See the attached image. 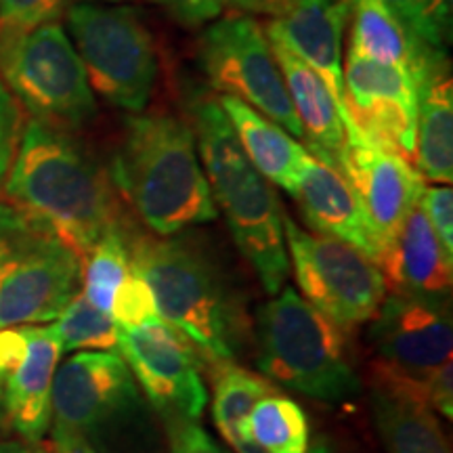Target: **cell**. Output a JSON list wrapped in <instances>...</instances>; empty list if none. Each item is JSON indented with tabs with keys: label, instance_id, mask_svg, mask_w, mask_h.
Masks as SVG:
<instances>
[{
	"label": "cell",
	"instance_id": "cell-1",
	"mask_svg": "<svg viewBox=\"0 0 453 453\" xmlns=\"http://www.w3.org/2000/svg\"><path fill=\"white\" fill-rule=\"evenodd\" d=\"M3 191L81 258L120 223L110 179L97 162L67 130L38 120L24 124Z\"/></svg>",
	"mask_w": 453,
	"mask_h": 453
},
{
	"label": "cell",
	"instance_id": "cell-2",
	"mask_svg": "<svg viewBox=\"0 0 453 453\" xmlns=\"http://www.w3.org/2000/svg\"><path fill=\"white\" fill-rule=\"evenodd\" d=\"M111 179L139 219L170 237L219 217L191 124L170 113H134L113 157Z\"/></svg>",
	"mask_w": 453,
	"mask_h": 453
},
{
	"label": "cell",
	"instance_id": "cell-3",
	"mask_svg": "<svg viewBox=\"0 0 453 453\" xmlns=\"http://www.w3.org/2000/svg\"><path fill=\"white\" fill-rule=\"evenodd\" d=\"M191 130L214 203L223 211L235 246L257 271L265 292H281L290 277V258L275 189L243 154L217 97L191 99Z\"/></svg>",
	"mask_w": 453,
	"mask_h": 453
},
{
	"label": "cell",
	"instance_id": "cell-4",
	"mask_svg": "<svg viewBox=\"0 0 453 453\" xmlns=\"http://www.w3.org/2000/svg\"><path fill=\"white\" fill-rule=\"evenodd\" d=\"M128 246L130 269L150 286L162 319L217 364L234 359L235 309L208 254L185 237L137 235Z\"/></svg>",
	"mask_w": 453,
	"mask_h": 453
},
{
	"label": "cell",
	"instance_id": "cell-5",
	"mask_svg": "<svg viewBox=\"0 0 453 453\" xmlns=\"http://www.w3.org/2000/svg\"><path fill=\"white\" fill-rule=\"evenodd\" d=\"M258 367L269 382L324 403L361 393L342 334L292 288L258 311Z\"/></svg>",
	"mask_w": 453,
	"mask_h": 453
},
{
	"label": "cell",
	"instance_id": "cell-6",
	"mask_svg": "<svg viewBox=\"0 0 453 453\" xmlns=\"http://www.w3.org/2000/svg\"><path fill=\"white\" fill-rule=\"evenodd\" d=\"M0 81L32 120L53 128L70 133L97 116L87 70L59 21L0 36Z\"/></svg>",
	"mask_w": 453,
	"mask_h": 453
},
{
	"label": "cell",
	"instance_id": "cell-7",
	"mask_svg": "<svg viewBox=\"0 0 453 453\" xmlns=\"http://www.w3.org/2000/svg\"><path fill=\"white\" fill-rule=\"evenodd\" d=\"M70 41L90 88L124 111H145L157 82V49L139 13L128 7L73 3L65 11Z\"/></svg>",
	"mask_w": 453,
	"mask_h": 453
},
{
	"label": "cell",
	"instance_id": "cell-8",
	"mask_svg": "<svg viewBox=\"0 0 453 453\" xmlns=\"http://www.w3.org/2000/svg\"><path fill=\"white\" fill-rule=\"evenodd\" d=\"M288 258L307 303L340 332L373 319L387 298V281L370 257L334 237L309 234L283 217Z\"/></svg>",
	"mask_w": 453,
	"mask_h": 453
},
{
	"label": "cell",
	"instance_id": "cell-9",
	"mask_svg": "<svg viewBox=\"0 0 453 453\" xmlns=\"http://www.w3.org/2000/svg\"><path fill=\"white\" fill-rule=\"evenodd\" d=\"M81 281L82 258L30 220L0 242V330L57 319Z\"/></svg>",
	"mask_w": 453,
	"mask_h": 453
},
{
	"label": "cell",
	"instance_id": "cell-10",
	"mask_svg": "<svg viewBox=\"0 0 453 453\" xmlns=\"http://www.w3.org/2000/svg\"><path fill=\"white\" fill-rule=\"evenodd\" d=\"M200 61L212 88L242 99L269 120L303 139L296 111L269 38L252 15H220L202 34Z\"/></svg>",
	"mask_w": 453,
	"mask_h": 453
},
{
	"label": "cell",
	"instance_id": "cell-11",
	"mask_svg": "<svg viewBox=\"0 0 453 453\" xmlns=\"http://www.w3.org/2000/svg\"><path fill=\"white\" fill-rule=\"evenodd\" d=\"M344 130L413 160L418 81L410 70L373 61L355 50L344 65Z\"/></svg>",
	"mask_w": 453,
	"mask_h": 453
},
{
	"label": "cell",
	"instance_id": "cell-12",
	"mask_svg": "<svg viewBox=\"0 0 453 453\" xmlns=\"http://www.w3.org/2000/svg\"><path fill=\"white\" fill-rule=\"evenodd\" d=\"M118 353L170 420H197L208 403L194 342L166 321L118 327Z\"/></svg>",
	"mask_w": 453,
	"mask_h": 453
},
{
	"label": "cell",
	"instance_id": "cell-13",
	"mask_svg": "<svg viewBox=\"0 0 453 453\" xmlns=\"http://www.w3.org/2000/svg\"><path fill=\"white\" fill-rule=\"evenodd\" d=\"M370 340L380 359L373 370L420 388L430 373L451 361V317L445 304L390 294L378 309Z\"/></svg>",
	"mask_w": 453,
	"mask_h": 453
},
{
	"label": "cell",
	"instance_id": "cell-14",
	"mask_svg": "<svg viewBox=\"0 0 453 453\" xmlns=\"http://www.w3.org/2000/svg\"><path fill=\"white\" fill-rule=\"evenodd\" d=\"M139 403L133 373L116 350L73 355L55 372L50 393L53 433L84 434Z\"/></svg>",
	"mask_w": 453,
	"mask_h": 453
},
{
	"label": "cell",
	"instance_id": "cell-15",
	"mask_svg": "<svg viewBox=\"0 0 453 453\" xmlns=\"http://www.w3.org/2000/svg\"><path fill=\"white\" fill-rule=\"evenodd\" d=\"M336 168L359 197L384 252L420 202L426 180L399 151L370 143L355 133L347 134Z\"/></svg>",
	"mask_w": 453,
	"mask_h": 453
},
{
	"label": "cell",
	"instance_id": "cell-16",
	"mask_svg": "<svg viewBox=\"0 0 453 453\" xmlns=\"http://www.w3.org/2000/svg\"><path fill=\"white\" fill-rule=\"evenodd\" d=\"M292 197L315 234L349 243L378 265L382 257L380 242L359 197L338 168L311 156Z\"/></svg>",
	"mask_w": 453,
	"mask_h": 453
},
{
	"label": "cell",
	"instance_id": "cell-17",
	"mask_svg": "<svg viewBox=\"0 0 453 453\" xmlns=\"http://www.w3.org/2000/svg\"><path fill=\"white\" fill-rule=\"evenodd\" d=\"M453 254L439 242L420 202L405 219L399 235L382 252L380 267L387 290L405 298L443 304L451 292Z\"/></svg>",
	"mask_w": 453,
	"mask_h": 453
},
{
	"label": "cell",
	"instance_id": "cell-18",
	"mask_svg": "<svg viewBox=\"0 0 453 453\" xmlns=\"http://www.w3.org/2000/svg\"><path fill=\"white\" fill-rule=\"evenodd\" d=\"M349 0H290L271 24L294 53L319 73L344 122L342 36Z\"/></svg>",
	"mask_w": 453,
	"mask_h": 453
},
{
	"label": "cell",
	"instance_id": "cell-19",
	"mask_svg": "<svg viewBox=\"0 0 453 453\" xmlns=\"http://www.w3.org/2000/svg\"><path fill=\"white\" fill-rule=\"evenodd\" d=\"M267 38L273 50V57L280 65V72L286 82L288 95L296 111L300 127H303L304 147L317 160L330 164L336 168L338 156L347 143V130H344L342 116L334 101L330 88L321 81L313 67L304 64L286 41L275 30V26H267Z\"/></svg>",
	"mask_w": 453,
	"mask_h": 453
},
{
	"label": "cell",
	"instance_id": "cell-20",
	"mask_svg": "<svg viewBox=\"0 0 453 453\" xmlns=\"http://www.w3.org/2000/svg\"><path fill=\"white\" fill-rule=\"evenodd\" d=\"M26 350L3 376L7 422L36 443L50 424V393L61 350L55 326H26Z\"/></svg>",
	"mask_w": 453,
	"mask_h": 453
},
{
	"label": "cell",
	"instance_id": "cell-21",
	"mask_svg": "<svg viewBox=\"0 0 453 453\" xmlns=\"http://www.w3.org/2000/svg\"><path fill=\"white\" fill-rule=\"evenodd\" d=\"M217 101L252 166L269 183L294 196L311 157L307 147L242 99L219 95Z\"/></svg>",
	"mask_w": 453,
	"mask_h": 453
},
{
	"label": "cell",
	"instance_id": "cell-22",
	"mask_svg": "<svg viewBox=\"0 0 453 453\" xmlns=\"http://www.w3.org/2000/svg\"><path fill=\"white\" fill-rule=\"evenodd\" d=\"M413 166L430 183L453 180V82L441 64L418 81V122Z\"/></svg>",
	"mask_w": 453,
	"mask_h": 453
},
{
	"label": "cell",
	"instance_id": "cell-23",
	"mask_svg": "<svg viewBox=\"0 0 453 453\" xmlns=\"http://www.w3.org/2000/svg\"><path fill=\"white\" fill-rule=\"evenodd\" d=\"M372 416L388 453H451L433 410L410 390L376 373Z\"/></svg>",
	"mask_w": 453,
	"mask_h": 453
},
{
	"label": "cell",
	"instance_id": "cell-24",
	"mask_svg": "<svg viewBox=\"0 0 453 453\" xmlns=\"http://www.w3.org/2000/svg\"><path fill=\"white\" fill-rule=\"evenodd\" d=\"M349 17L353 19L349 50L380 64L405 67L416 81L434 65L447 64V55L424 49L413 41L382 0H349Z\"/></svg>",
	"mask_w": 453,
	"mask_h": 453
},
{
	"label": "cell",
	"instance_id": "cell-25",
	"mask_svg": "<svg viewBox=\"0 0 453 453\" xmlns=\"http://www.w3.org/2000/svg\"><path fill=\"white\" fill-rule=\"evenodd\" d=\"M246 437L271 453H307L311 447V426L307 413L290 396L269 393L258 401L237 428Z\"/></svg>",
	"mask_w": 453,
	"mask_h": 453
},
{
	"label": "cell",
	"instance_id": "cell-26",
	"mask_svg": "<svg viewBox=\"0 0 453 453\" xmlns=\"http://www.w3.org/2000/svg\"><path fill=\"white\" fill-rule=\"evenodd\" d=\"M130 273V246L122 225H113L82 258L84 298L111 315L113 296Z\"/></svg>",
	"mask_w": 453,
	"mask_h": 453
},
{
	"label": "cell",
	"instance_id": "cell-27",
	"mask_svg": "<svg viewBox=\"0 0 453 453\" xmlns=\"http://www.w3.org/2000/svg\"><path fill=\"white\" fill-rule=\"evenodd\" d=\"M273 390V384L267 378L229 365V361L220 364L219 372L214 373L212 420L225 441L237 434V428L246 422L254 405Z\"/></svg>",
	"mask_w": 453,
	"mask_h": 453
},
{
	"label": "cell",
	"instance_id": "cell-28",
	"mask_svg": "<svg viewBox=\"0 0 453 453\" xmlns=\"http://www.w3.org/2000/svg\"><path fill=\"white\" fill-rule=\"evenodd\" d=\"M57 336L61 350H118V326L78 292L57 317Z\"/></svg>",
	"mask_w": 453,
	"mask_h": 453
},
{
	"label": "cell",
	"instance_id": "cell-29",
	"mask_svg": "<svg viewBox=\"0 0 453 453\" xmlns=\"http://www.w3.org/2000/svg\"><path fill=\"white\" fill-rule=\"evenodd\" d=\"M390 15L424 49L447 55L451 38V0H382Z\"/></svg>",
	"mask_w": 453,
	"mask_h": 453
},
{
	"label": "cell",
	"instance_id": "cell-30",
	"mask_svg": "<svg viewBox=\"0 0 453 453\" xmlns=\"http://www.w3.org/2000/svg\"><path fill=\"white\" fill-rule=\"evenodd\" d=\"M111 319L118 327H143L162 319L150 286L133 269L113 296Z\"/></svg>",
	"mask_w": 453,
	"mask_h": 453
},
{
	"label": "cell",
	"instance_id": "cell-31",
	"mask_svg": "<svg viewBox=\"0 0 453 453\" xmlns=\"http://www.w3.org/2000/svg\"><path fill=\"white\" fill-rule=\"evenodd\" d=\"M67 7L70 0H0V36L59 21Z\"/></svg>",
	"mask_w": 453,
	"mask_h": 453
},
{
	"label": "cell",
	"instance_id": "cell-32",
	"mask_svg": "<svg viewBox=\"0 0 453 453\" xmlns=\"http://www.w3.org/2000/svg\"><path fill=\"white\" fill-rule=\"evenodd\" d=\"M24 113L4 82L0 81V191L13 164L21 130H24Z\"/></svg>",
	"mask_w": 453,
	"mask_h": 453
},
{
	"label": "cell",
	"instance_id": "cell-33",
	"mask_svg": "<svg viewBox=\"0 0 453 453\" xmlns=\"http://www.w3.org/2000/svg\"><path fill=\"white\" fill-rule=\"evenodd\" d=\"M420 206L426 214L439 242L453 254V191L449 185L424 187Z\"/></svg>",
	"mask_w": 453,
	"mask_h": 453
},
{
	"label": "cell",
	"instance_id": "cell-34",
	"mask_svg": "<svg viewBox=\"0 0 453 453\" xmlns=\"http://www.w3.org/2000/svg\"><path fill=\"white\" fill-rule=\"evenodd\" d=\"M162 7L174 21L185 27H196L212 24L225 11V0H151Z\"/></svg>",
	"mask_w": 453,
	"mask_h": 453
},
{
	"label": "cell",
	"instance_id": "cell-35",
	"mask_svg": "<svg viewBox=\"0 0 453 453\" xmlns=\"http://www.w3.org/2000/svg\"><path fill=\"white\" fill-rule=\"evenodd\" d=\"M170 453H226L196 420H173Z\"/></svg>",
	"mask_w": 453,
	"mask_h": 453
},
{
	"label": "cell",
	"instance_id": "cell-36",
	"mask_svg": "<svg viewBox=\"0 0 453 453\" xmlns=\"http://www.w3.org/2000/svg\"><path fill=\"white\" fill-rule=\"evenodd\" d=\"M424 403L430 410L445 416L447 420L453 418V372L451 361L441 365L424 380Z\"/></svg>",
	"mask_w": 453,
	"mask_h": 453
},
{
	"label": "cell",
	"instance_id": "cell-37",
	"mask_svg": "<svg viewBox=\"0 0 453 453\" xmlns=\"http://www.w3.org/2000/svg\"><path fill=\"white\" fill-rule=\"evenodd\" d=\"M288 3H290V0H225L226 7L240 11V13L271 15L273 19L286 9Z\"/></svg>",
	"mask_w": 453,
	"mask_h": 453
},
{
	"label": "cell",
	"instance_id": "cell-38",
	"mask_svg": "<svg viewBox=\"0 0 453 453\" xmlns=\"http://www.w3.org/2000/svg\"><path fill=\"white\" fill-rule=\"evenodd\" d=\"M55 453H97L84 434L53 433Z\"/></svg>",
	"mask_w": 453,
	"mask_h": 453
},
{
	"label": "cell",
	"instance_id": "cell-39",
	"mask_svg": "<svg viewBox=\"0 0 453 453\" xmlns=\"http://www.w3.org/2000/svg\"><path fill=\"white\" fill-rule=\"evenodd\" d=\"M226 443L234 447L235 453H271L265 449V447H260L254 443V441L246 439V437H240V434H234V437L226 439ZM307 453H332L330 445H327V441H317L315 445L309 447Z\"/></svg>",
	"mask_w": 453,
	"mask_h": 453
},
{
	"label": "cell",
	"instance_id": "cell-40",
	"mask_svg": "<svg viewBox=\"0 0 453 453\" xmlns=\"http://www.w3.org/2000/svg\"><path fill=\"white\" fill-rule=\"evenodd\" d=\"M0 453H49V451L41 445L9 441V443H0Z\"/></svg>",
	"mask_w": 453,
	"mask_h": 453
},
{
	"label": "cell",
	"instance_id": "cell-41",
	"mask_svg": "<svg viewBox=\"0 0 453 453\" xmlns=\"http://www.w3.org/2000/svg\"><path fill=\"white\" fill-rule=\"evenodd\" d=\"M7 424V403H4V387L3 380H0V428Z\"/></svg>",
	"mask_w": 453,
	"mask_h": 453
},
{
	"label": "cell",
	"instance_id": "cell-42",
	"mask_svg": "<svg viewBox=\"0 0 453 453\" xmlns=\"http://www.w3.org/2000/svg\"><path fill=\"white\" fill-rule=\"evenodd\" d=\"M104 3H124V0H104Z\"/></svg>",
	"mask_w": 453,
	"mask_h": 453
}]
</instances>
